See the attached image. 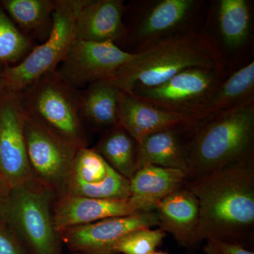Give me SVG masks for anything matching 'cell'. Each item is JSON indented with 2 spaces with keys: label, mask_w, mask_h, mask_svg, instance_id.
I'll use <instances>...</instances> for the list:
<instances>
[{
  "label": "cell",
  "mask_w": 254,
  "mask_h": 254,
  "mask_svg": "<svg viewBox=\"0 0 254 254\" xmlns=\"http://www.w3.org/2000/svg\"><path fill=\"white\" fill-rule=\"evenodd\" d=\"M187 174L177 169L148 165L136 170L128 200L138 213L155 211L159 202L185 185Z\"/></svg>",
  "instance_id": "ac0fdd59"
},
{
  "label": "cell",
  "mask_w": 254,
  "mask_h": 254,
  "mask_svg": "<svg viewBox=\"0 0 254 254\" xmlns=\"http://www.w3.org/2000/svg\"><path fill=\"white\" fill-rule=\"evenodd\" d=\"M119 125L137 142L167 128L190 123L192 119L160 109L119 90Z\"/></svg>",
  "instance_id": "e0dca14e"
},
{
  "label": "cell",
  "mask_w": 254,
  "mask_h": 254,
  "mask_svg": "<svg viewBox=\"0 0 254 254\" xmlns=\"http://www.w3.org/2000/svg\"><path fill=\"white\" fill-rule=\"evenodd\" d=\"M133 57L134 53L125 51L113 42L76 40L56 72L65 83L80 90L113 78Z\"/></svg>",
  "instance_id": "8fae6325"
},
{
  "label": "cell",
  "mask_w": 254,
  "mask_h": 254,
  "mask_svg": "<svg viewBox=\"0 0 254 254\" xmlns=\"http://www.w3.org/2000/svg\"><path fill=\"white\" fill-rule=\"evenodd\" d=\"M19 93L28 115L78 148L88 147L79 113L80 90L65 83L55 71Z\"/></svg>",
  "instance_id": "5b68a950"
},
{
  "label": "cell",
  "mask_w": 254,
  "mask_h": 254,
  "mask_svg": "<svg viewBox=\"0 0 254 254\" xmlns=\"http://www.w3.org/2000/svg\"><path fill=\"white\" fill-rule=\"evenodd\" d=\"M192 68L225 70L221 48L207 32L193 30L157 42L134 53L113 78L104 82L131 93L158 86Z\"/></svg>",
  "instance_id": "7a4b0ae2"
},
{
  "label": "cell",
  "mask_w": 254,
  "mask_h": 254,
  "mask_svg": "<svg viewBox=\"0 0 254 254\" xmlns=\"http://www.w3.org/2000/svg\"><path fill=\"white\" fill-rule=\"evenodd\" d=\"M1 4L18 29L32 41L42 43L49 37L55 0H6Z\"/></svg>",
  "instance_id": "ffe728a7"
},
{
  "label": "cell",
  "mask_w": 254,
  "mask_h": 254,
  "mask_svg": "<svg viewBox=\"0 0 254 254\" xmlns=\"http://www.w3.org/2000/svg\"><path fill=\"white\" fill-rule=\"evenodd\" d=\"M112 167L93 148H80L73 161L68 182L95 185L103 182Z\"/></svg>",
  "instance_id": "484cf974"
},
{
  "label": "cell",
  "mask_w": 254,
  "mask_h": 254,
  "mask_svg": "<svg viewBox=\"0 0 254 254\" xmlns=\"http://www.w3.org/2000/svg\"><path fill=\"white\" fill-rule=\"evenodd\" d=\"M24 136L33 179L58 198L64 193L73 161L80 148L28 114Z\"/></svg>",
  "instance_id": "9c48e42d"
},
{
  "label": "cell",
  "mask_w": 254,
  "mask_h": 254,
  "mask_svg": "<svg viewBox=\"0 0 254 254\" xmlns=\"http://www.w3.org/2000/svg\"><path fill=\"white\" fill-rule=\"evenodd\" d=\"M0 254H29L21 242L0 220Z\"/></svg>",
  "instance_id": "83f0119b"
},
{
  "label": "cell",
  "mask_w": 254,
  "mask_h": 254,
  "mask_svg": "<svg viewBox=\"0 0 254 254\" xmlns=\"http://www.w3.org/2000/svg\"><path fill=\"white\" fill-rule=\"evenodd\" d=\"M64 194L98 199H128L130 196V182L128 179L112 168L106 178L98 184L85 185L77 182H68Z\"/></svg>",
  "instance_id": "d4e9b609"
},
{
  "label": "cell",
  "mask_w": 254,
  "mask_h": 254,
  "mask_svg": "<svg viewBox=\"0 0 254 254\" xmlns=\"http://www.w3.org/2000/svg\"><path fill=\"white\" fill-rule=\"evenodd\" d=\"M225 77V70L189 68L162 84L136 90L129 94L160 109L196 122L198 115Z\"/></svg>",
  "instance_id": "ba28073f"
},
{
  "label": "cell",
  "mask_w": 254,
  "mask_h": 254,
  "mask_svg": "<svg viewBox=\"0 0 254 254\" xmlns=\"http://www.w3.org/2000/svg\"><path fill=\"white\" fill-rule=\"evenodd\" d=\"M3 88H4V85H3L2 79H1V73H0V92L1 91V90L3 89Z\"/></svg>",
  "instance_id": "1f68e13d"
},
{
  "label": "cell",
  "mask_w": 254,
  "mask_h": 254,
  "mask_svg": "<svg viewBox=\"0 0 254 254\" xmlns=\"http://www.w3.org/2000/svg\"><path fill=\"white\" fill-rule=\"evenodd\" d=\"M26 118L20 93L3 88L0 92V177L9 189L34 180L25 141Z\"/></svg>",
  "instance_id": "30bf717a"
},
{
  "label": "cell",
  "mask_w": 254,
  "mask_h": 254,
  "mask_svg": "<svg viewBox=\"0 0 254 254\" xmlns=\"http://www.w3.org/2000/svg\"><path fill=\"white\" fill-rule=\"evenodd\" d=\"M203 247L205 254H254V251L242 246L215 239L205 240Z\"/></svg>",
  "instance_id": "f1b7e54d"
},
{
  "label": "cell",
  "mask_w": 254,
  "mask_h": 254,
  "mask_svg": "<svg viewBox=\"0 0 254 254\" xmlns=\"http://www.w3.org/2000/svg\"><path fill=\"white\" fill-rule=\"evenodd\" d=\"M137 148L138 142L118 124L102 133L93 149L117 173L130 180L137 170Z\"/></svg>",
  "instance_id": "7402d4cb"
},
{
  "label": "cell",
  "mask_w": 254,
  "mask_h": 254,
  "mask_svg": "<svg viewBox=\"0 0 254 254\" xmlns=\"http://www.w3.org/2000/svg\"><path fill=\"white\" fill-rule=\"evenodd\" d=\"M8 190H9V188H8L7 185H6L4 180L0 177V200L4 196Z\"/></svg>",
  "instance_id": "f546056e"
},
{
  "label": "cell",
  "mask_w": 254,
  "mask_h": 254,
  "mask_svg": "<svg viewBox=\"0 0 254 254\" xmlns=\"http://www.w3.org/2000/svg\"><path fill=\"white\" fill-rule=\"evenodd\" d=\"M140 213L128 199L106 200L64 194L55 199L53 207V220L60 232L117 217Z\"/></svg>",
  "instance_id": "5bb4252c"
},
{
  "label": "cell",
  "mask_w": 254,
  "mask_h": 254,
  "mask_svg": "<svg viewBox=\"0 0 254 254\" xmlns=\"http://www.w3.org/2000/svg\"><path fill=\"white\" fill-rule=\"evenodd\" d=\"M119 90L104 81L80 90L79 113L95 131L103 132L119 124Z\"/></svg>",
  "instance_id": "d6986e66"
},
{
  "label": "cell",
  "mask_w": 254,
  "mask_h": 254,
  "mask_svg": "<svg viewBox=\"0 0 254 254\" xmlns=\"http://www.w3.org/2000/svg\"><path fill=\"white\" fill-rule=\"evenodd\" d=\"M56 196L36 180L9 189L0 200V220L29 254H64L53 220Z\"/></svg>",
  "instance_id": "277c9868"
},
{
  "label": "cell",
  "mask_w": 254,
  "mask_h": 254,
  "mask_svg": "<svg viewBox=\"0 0 254 254\" xmlns=\"http://www.w3.org/2000/svg\"><path fill=\"white\" fill-rule=\"evenodd\" d=\"M155 211L160 229L171 234L179 245L190 252L199 247V205L185 185L159 202Z\"/></svg>",
  "instance_id": "4fadbf2b"
},
{
  "label": "cell",
  "mask_w": 254,
  "mask_h": 254,
  "mask_svg": "<svg viewBox=\"0 0 254 254\" xmlns=\"http://www.w3.org/2000/svg\"><path fill=\"white\" fill-rule=\"evenodd\" d=\"M218 17L220 34L227 47L238 48L247 41L252 21L248 1L220 0Z\"/></svg>",
  "instance_id": "603a6c76"
},
{
  "label": "cell",
  "mask_w": 254,
  "mask_h": 254,
  "mask_svg": "<svg viewBox=\"0 0 254 254\" xmlns=\"http://www.w3.org/2000/svg\"><path fill=\"white\" fill-rule=\"evenodd\" d=\"M152 254H170L168 253L167 252H163V251H158L156 250L155 252H153Z\"/></svg>",
  "instance_id": "4dcf8cb0"
},
{
  "label": "cell",
  "mask_w": 254,
  "mask_h": 254,
  "mask_svg": "<svg viewBox=\"0 0 254 254\" xmlns=\"http://www.w3.org/2000/svg\"><path fill=\"white\" fill-rule=\"evenodd\" d=\"M205 1L200 0H144L131 4L125 23V42L133 46L131 53L165 38L195 30V18Z\"/></svg>",
  "instance_id": "52a82bcc"
},
{
  "label": "cell",
  "mask_w": 254,
  "mask_h": 254,
  "mask_svg": "<svg viewBox=\"0 0 254 254\" xmlns=\"http://www.w3.org/2000/svg\"><path fill=\"white\" fill-rule=\"evenodd\" d=\"M37 45L18 29L6 11L0 6V63L17 64Z\"/></svg>",
  "instance_id": "cb8c5ba5"
},
{
  "label": "cell",
  "mask_w": 254,
  "mask_h": 254,
  "mask_svg": "<svg viewBox=\"0 0 254 254\" xmlns=\"http://www.w3.org/2000/svg\"><path fill=\"white\" fill-rule=\"evenodd\" d=\"M251 160H254V100L193 124L186 182Z\"/></svg>",
  "instance_id": "3957f363"
},
{
  "label": "cell",
  "mask_w": 254,
  "mask_h": 254,
  "mask_svg": "<svg viewBox=\"0 0 254 254\" xmlns=\"http://www.w3.org/2000/svg\"><path fill=\"white\" fill-rule=\"evenodd\" d=\"M199 205L200 238L252 250L254 242V160L186 182Z\"/></svg>",
  "instance_id": "6da1fadb"
},
{
  "label": "cell",
  "mask_w": 254,
  "mask_h": 254,
  "mask_svg": "<svg viewBox=\"0 0 254 254\" xmlns=\"http://www.w3.org/2000/svg\"><path fill=\"white\" fill-rule=\"evenodd\" d=\"M83 0H55L53 25L46 41L17 64L1 73L4 88L20 93L47 73L55 72L76 41L75 23Z\"/></svg>",
  "instance_id": "8992f818"
},
{
  "label": "cell",
  "mask_w": 254,
  "mask_h": 254,
  "mask_svg": "<svg viewBox=\"0 0 254 254\" xmlns=\"http://www.w3.org/2000/svg\"><path fill=\"white\" fill-rule=\"evenodd\" d=\"M254 100V62L226 76L210 97L197 120Z\"/></svg>",
  "instance_id": "44dd1931"
},
{
  "label": "cell",
  "mask_w": 254,
  "mask_h": 254,
  "mask_svg": "<svg viewBox=\"0 0 254 254\" xmlns=\"http://www.w3.org/2000/svg\"><path fill=\"white\" fill-rule=\"evenodd\" d=\"M123 0H83L75 23L77 41L125 42Z\"/></svg>",
  "instance_id": "9a60e30c"
},
{
  "label": "cell",
  "mask_w": 254,
  "mask_h": 254,
  "mask_svg": "<svg viewBox=\"0 0 254 254\" xmlns=\"http://www.w3.org/2000/svg\"><path fill=\"white\" fill-rule=\"evenodd\" d=\"M158 226L155 211L100 220L60 232L64 245L81 254H118L117 242L127 234L142 228Z\"/></svg>",
  "instance_id": "7c38bea8"
},
{
  "label": "cell",
  "mask_w": 254,
  "mask_h": 254,
  "mask_svg": "<svg viewBox=\"0 0 254 254\" xmlns=\"http://www.w3.org/2000/svg\"><path fill=\"white\" fill-rule=\"evenodd\" d=\"M167 233L162 230L142 228L127 234L117 242L118 254H152L162 245Z\"/></svg>",
  "instance_id": "4316f807"
},
{
  "label": "cell",
  "mask_w": 254,
  "mask_h": 254,
  "mask_svg": "<svg viewBox=\"0 0 254 254\" xmlns=\"http://www.w3.org/2000/svg\"><path fill=\"white\" fill-rule=\"evenodd\" d=\"M195 123L156 132L138 142L137 170L155 165L177 169L187 174L188 144Z\"/></svg>",
  "instance_id": "2e32d148"
},
{
  "label": "cell",
  "mask_w": 254,
  "mask_h": 254,
  "mask_svg": "<svg viewBox=\"0 0 254 254\" xmlns=\"http://www.w3.org/2000/svg\"><path fill=\"white\" fill-rule=\"evenodd\" d=\"M81 254L75 253V252H71V254Z\"/></svg>",
  "instance_id": "d6a6232c"
}]
</instances>
